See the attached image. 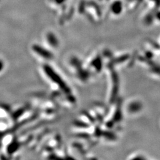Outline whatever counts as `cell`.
<instances>
[{
    "mask_svg": "<svg viewBox=\"0 0 160 160\" xmlns=\"http://www.w3.org/2000/svg\"><path fill=\"white\" fill-rule=\"evenodd\" d=\"M44 71L45 73L47 74L48 77L50 79H51L50 80H52V82H54L55 84L58 87L61 88V90L62 91H63L64 93L67 94L70 93V89L66 86L63 81H62V79H60V77L56 74H55V73L53 71V70L50 69V68H49L47 66H45L44 67Z\"/></svg>",
    "mask_w": 160,
    "mask_h": 160,
    "instance_id": "obj_1",
    "label": "cell"
},
{
    "mask_svg": "<svg viewBox=\"0 0 160 160\" xmlns=\"http://www.w3.org/2000/svg\"><path fill=\"white\" fill-rule=\"evenodd\" d=\"M33 50L36 54L39 55L40 57H42L43 59L50 60L53 57V55L50 52L42 47H40L39 46H34Z\"/></svg>",
    "mask_w": 160,
    "mask_h": 160,
    "instance_id": "obj_2",
    "label": "cell"
},
{
    "mask_svg": "<svg viewBox=\"0 0 160 160\" xmlns=\"http://www.w3.org/2000/svg\"><path fill=\"white\" fill-rule=\"evenodd\" d=\"M59 141H60V138L59 136L53 137L47 143V147L52 149H53L59 145Z\"/></svg>",
    "mask_w": 160,
    "mask_h": 160,
    "instance_id": "obj_3",
    "label": "cell"
},
{
    "mask_svg": "<svg viewBox=\"0 0 160 160\" xmlns=\"http://www.w3.org/2000/svg\"><path fill=\"white\" fill-rule=\"evenodd\" d=\"M47 37H48V42L49 44L51 45L52 47H56L58 46V42L56 39L55 38V37L52 36V35L50 36H48Z\"/></svg>",
    "mask_w": 160,
    "mask_h": 160,
    "instance_id": "obj_4",
    "label": "cell"
},
{
    "mask_svg": "<svg viewBox=\"0 0 160 160\" xmlns=\"http://www.w3.org/2000/svg\"><path fill=\"white\" fill-rule=\"evenodd\" d=\"M140 106L138 103H134V104H131V106H130V109H131L132 111H137L140 108Z\"/></svg>",
    "mask_w": 160,
    "mask_h": 160,
    "instance_id": "obj_5",
    "label": "cell"
},
{
    "mask_svg": "<svg viewBox=\"0 0 160 160\" xmlns=\"http://www.w3.org/2000/svg\"><path fill=\"white\" fill-rule=\"evenodd\" d=\"M4 68V64L1 60H0V73L2 71Z\"/></svg>",
    "mask_w": 160,
    "mask_h": 160,
    "instance_id": "obj_6",
    "label": "cell"
},
{
    "mask_svg": "<svg viewBox=\"0 0 160 160\" xmlns=\"http://www.w3.org/2000/svg\"><path fill=\"white\" fill-rule=\"evenodd\" d=\"M30 116H30H30H27V117H26V118H29V117H30ZM26 120V119H25V118H23V120Z\"/></svg>",
    "mask_w": 160,
    "mask_h": 160,
    "instance_id": "obj_7",
    "label": "cell"
}]
</instances>
